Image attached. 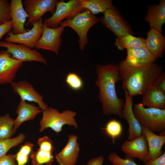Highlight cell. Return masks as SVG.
I'll use <instances>...</instances> for the list:
<instances>
[{
    "label": "cell",
    "instance_id": "obj_11",
    "mask_svg": "<svg viewBox=\"0 0 165 165\" xmlns=\"http://www.w3.org/2000/svg\"><path fill=\"white\" fill-rule=\"evenodd\" d=\"M24 62L13 57L6 50L0 51V85L13 82Z\"/></svg>",
    "mask_w": 165,
    "mask_h": 165
},
{
    "label": "cell",
    "instance_id": "obj_24",
    "mask_svg": "<svg viewBox=\"0 0 165 165\" xmlns=\"http://www.w3.org/2000/svg\"><path fill=\"white\" fill-rule=\"evenodd\" d=\"M82 8L87 9L94 15L104 13L106 10L116 9L111 0H79Z\"/></svg>",
    "mask_w": 165,
    "mask_h": 165
},
{
    "label": "cell",
    "instance_id": "obj_37",
    "mask_svg": "<svg viewBox=\"0 0 165 165\" xmlns=\"http://www.w3.org/2000/svg\"><path fill=\"white\" fill-rule=\"evenodd\" d=\"M144 165H165V152L159 157L145 163Z\"/></svg>",
    "mask_w": 165,
    "mask_h": 165
},
{
    "label": "cell",
    "instance_id": "obj_4",
    "mask_svg": "<svg viewBox=\"0 0 165 165\" xmlns=\"http://www.w3.org/2000/svg\"><path fill=\"white\" fill-rule=\"evenodd\" d=\"M133 109L141 126L153 133H165V109L145 108L141 103L134 105Z\"/></svg>",
    "mask_w": 165,
    "mask_h": 165
},
{
    "label": "cell",
    "instance_id": "obj_29",
    "mask_svg": "<svg viewBox=\"0 0 165 165\" xmlns=\"http://www.w3.org/2000/svg\"><path fill=\"white\" fill-rule=\"evenodd\" d=\"M104 129L105 134L112 139L113 143L115 140L122 134L123 132L121 123L115 119L108 122Z\"/></svg>",
    "mask_w": 165,
    "mask_h": 165
},
{
    "label": "cell",
    "instance_id": "obj_16",
    "mask_svg": "<svg viewBox=\"0 0 165 165\" xmlns=\"http://www.w3.org/2000/svg\"><path fill=\"white\" fill-rule=\"evenodd\" d=\"M78 137L75 135H69L68 142L62 150L55 156L59 165H75L79 157V145Z\"/></svg>",
    "mask_w": 165,
    "mask_h": 165
},
{
    "label": "cell",
    "instance_id": "obj_13",
    "mask_svg": "<svg viewBox=\"0 0 165 165\" xmlns=\"http://www.w3.org/2000/svg\"><path fill=\"white\" fill-rule=\"evenodd\" d=\"M10 84L14 92L20 97V99L36 103L42 111L48 108L43 100L42 96L28 81L21 80L17 82H13Z\"/></svg>",
    "mask_w": 165,
    "mask_h": 165
},
{
    "label": "cell",
    "instance_id": "obj_18",
    "mask_svg": "<svg viewBox=\"0 0 165 165\" xmlns=\"http://www.w3.org/2000/svg\"><path fill=\"white\" fill-rule=\"evenodd\" d=\"M42 112V110L39 107L20 99L16 111L17 116L14 119V133L22 123L33 120Z\"/></svg>",
    "mask_w": 165,
    "mask_h": 165
},
{
    "label": "cell",
    "instance_id": "obj_5",
    "mask_svg": "<svg viewBox=\"0 0 165 165\" xmlns=\"http://www.w3.org/2000/svg\"><path fill=\"white\" fill-rule=\"evenodd\" d=\"M99 21V19L87 9L78 13L72 19L62 21L59 26L64 28L69 27L77 34L79 39V47L84 50L88 43L87 33L90 29Z\"/></svg>",
    "mask_w": 165,
    "mask_h": 165
},
{
    "label": "cell",
    "instance_id": "obj_14",
    "mask_svg": "<svg viewBox=\"0 0 165 165\" xmlns=\"http://www.w3.org/2000/svg\"><path fill=\"white\" fill-rule=\"evenodd\" d=\"M121 149L127 157L138 158L144 163L148 154L147 141L142 134L134 139L126 140Z\"/></svg>",
    "mask_w": 165,
    "mask_h": 165
},
{
    "label": "cell",
    "instance_id": "obj_3",
    "mask_svg": "<svg viewBox=\"0 0 165 165\" xmlns=\"http://www.w3.org/2000/svg\"><path fill=\"white\" fill-rule=\"evenodd\" d=\"M42 112V117L39 122L40 132L50 128L58 133L61 131L63 127L65 125L73 126L75 128H78L75 118L77 113L74 111L66 109L60 112L56 108L49 107Z\"/></svg>",
    "mask_w": 165,
    "mask_h": 165
},
{
    "label": "cell",
    "instance_id": "obj_35",
    "mask_svg": "<svg viewBox=\"0 0 165 165\" xmlns=\"http://www.w3.org/2000/svg\"><path fill=\"white\" fill-rule=\"evenodd\" d=\"M16 161L15 155L6 154L0 158V165H18Z\"/></svg>",
    "mask_w": 165,
    "mask_h": 165
},
{
    "label": "cell",
    "instance_id": "obj_6",
    "mask_svg": "<svg viewBox=\"0 0 165 165\" xmlns=\"http://www.w3.org/2000/svg\"><path fill=\"white\" fill-rule=\"evenodd\" d=\"M85 10L82 8L79 0H69L67 2L58 1L54 13L50 17L44 20L43 26L49 28H58L64 19H72Z\"/></svg>",
    "mask_w": 165,
    "mask_h": 165
},
{
    "label": "cell",
    "instance_id": "obj_17",
    "mask_svg": "<svg viewBox=\"0 0 165 165\" xmlns=\"http://www.w3.org/2000/svg\"><path fill=\"white\" fill-rule=\"evenodd\" d=\"M10 6L13 24L12 32L17 35L27 32L24 24L29 16L23 7L22 0H11Z\"/></svg>",
    "mask_w": 165,
    "mask_h": 165
},
{
    "label": "cell",
    "instance_id": "obj_9",
    "mask_svg": "<svg viewBox=\"0 0 165 165\" xmlns=\"http://www.w3.org/2000/svg\"><path fill=\"white\" fill-rule=\"evenodd\" d=\"M57 0H26L23 2L24 9L28 15L26 25H32L42 18L47 12L52 15L56 9Z\"/></svg>",
    "mask_w": 165,
    "mask_h": 165
},
{
    "label": "cell",
    "instance_id": "obj_26",
    "mask_svg": "<svg viewBox=\"0 0 165 165\" xmlns=\"http://www.w3.org/2000/svg\"><path fill=\"white\" fill-rule=\"evenodd\" d=\"M14 119L9 113L0 116V140L11 138L14 134Z\"/></svg>",
    "mask_w": 165,
    "mask_h": 165
},
{
    "label": "cell",
    "instance_id": "obj_1",
    "mask_svg": "<svg viewBox=\"0 0 165 165\" xmlns=\"http://www.w3.org/2000/svg\"><path fill=\"white\" fill-rule=\"evenodd\" d=\"M96 72L97 77L94 83L99 89L98 97L102 104L103 114L116 115L122 118L125 101L118 97L115 86L120 80L118 65L97 64Z\"/></svg>",
    "mask_w": 165,
    "mask_h": 165
},
{
    "label": "cell",
    "instance_id": "obj_40",
    "mask_svg": "<svg viewBox=\"0 0 165 165\" xmlns=\"http://www.w3.org/2000/svg\"><path fill=\"white\" fill-rule=\"evenodd\" d=\"M104 160V156L100 155L89 160L86 165H102Z\"/></svg>",
    "mask_w": 165,
    "mask_h": 165
},
{
    "label": "cell",
    "instance_id": "obj_21",
    "mask_svg": "<svg viewBox=\"0 0 165 165\" xmlns=\"http://www.w3.org/2000/svg\"><path fill=\"white\" fill-rule=\"evenodd\" d=\"M144 20L149 24L151 28L162 33V26L165 23V0H161L159 4L149 6Z\"/></svg>",
    "mask_w": 165,
    "mask_h": 165
},
{
    "label": "cell",
    "instance_id": "obj_28",
    "mask_svg": "<svg viewBox=\"0 0 165 165\" xmlns=\"http://www.w3.org/2000/svg\"><path fill=\"white\" fill-rule=\"evenodd\" d=\"M25 138V135L20 133L14 138L0 140V158L6 154L11 148L22 143Z\"/></svg>",
    "mask_w": 165,
    "mask_h": 165
},
{
    "label": "cell",
    "instance_id": "obj_23",
    "mask_svg": "<svg viewBox=\"0 0 165 165\" xmlns=\"http://www.w3.org/2000/svg\"><path fill=\"white\" fill-rule=\"evenodd\" d=\"M143 95L141 103L144 106L165 109V94L161 90L152 86Z\"/></svg>",
    "mask_w": 165,
    "mask_h": 165
},
{
    "label": "cell",
    "instance_id": "obj_32",
    "mask_svg": "<svg viewBox=\"0 0 165 165\" xmlns=\"http://www.w3.org/2000/svg\"><path fill=\"white\" fill-rule=\"evenodd\" d=\"M108 159L111 165H138L132 158L127 157L122 158L114 152L109 155Z\"/></svg>",
    "mask_w": 165,
    "mask_h": 165
},
{
    "label": "cell",
    "instance_id": "obj_20",
    "mask_svg": "<svg viewBox=\"0 0 165 165\" xmlns=\"http://www.w3.org/2000/svg\"><path fill=\"white\" fill-rule=\"evenodd\" d=\"M141 126L142 133L146 138L148 148V154L146 162L155 159L163 154L162 148L165 143V136L156 134Z\"/></svg>",
    "mask_w": 165,
    "mask_h": 165
},
{
    "label": "cell",
    "instance_id": "obj_25",
    "mask_svg": "<svg viewBox=\"0 0 165 165\" xmlns=\"http://www.w3.org/2000/svg\"><path fill=\"white\" fill-rule=\"evenodd\" d=\"M145 39L143 38L137 37L128 34L117 38L114 44L119 50H122L124 49L145 46Z\"/></svg>",
    "mask_w": 165,
    "mask_h": 165
},
{
    "label": "cell",
    "instance_id": "obj_22",
    "mask_svg": "<svg viewBox=\"0 0 165 165\" xmlns=\"http://www.w3.org/2000/svg\"><path fill=\"white\" fill-rule=\"evenodd\" d=\"M145 46L156 58L160 57L165 49V37L157 30L151 28L147 34Z\"/></svg>",
    "mask_w": 165,
    "mask_h": 165
},
{
    "label": "cell",
    "instance_id": "obj_34",
    "mask_svg": "<svg viewBox=\"0 0 165 165\" xmlns=\"http://www.w3.org/2000/svg\"><path fill=\"white\" fill-rule=\"evenodd\" d=\"M152 86L165 94V73L161 72L156 78Z\"/></svg>",
    "mask_w": 165,
    "mask_h": 165
},
{
    "label": "cell",
    "instance_id": "obj_30",
    "mask_svg": "<svg viewBox=\"0 0 165 165\" xmlns=\"http://www.w3.org/2000/svg\"><path fill=\"white\" fill-rule=\"evenodd\" d=\"M65 82L68 86L71 89L78 91L82 89L83 82L81 78L76 73L71 72L66 76Z\"/></svg>",
    "mask_w": 165,
    "mask_h": 165
},
{
    "label": "cell",
    "instance_id": "obj_39",
    "mask_svg": "<svg viewBox=\"0 0 165 165\" xmlns=\"http://www.w3.org/2000/svg\"><path fill=\"white\" fill-rule=\"evenodd\" d=\"M16 155V160L18 165H25L28 161L29 156L21 153L18 151Z\"/></svg>",
    "mask_w": 165,
    "mask_h": 165
},
{
    "label": "cell",
    "instance_id": "obj_31",
    "mask_svg": "<svg viewBox=\"0 0 165 165\" xmlns=\"http://www.w3.org/2000/svg\"><path fill=\"white\" fill-rule=\"evenodd\" d=\"M11 19L10 3L7 0H0V25Z\"/></svg>",
    "mask_w": 165,
    "mask_h": 165
},
{
    "label": "cell",
    "instance_id": "obj_19",
    "mask_svg": "<svg viewBox=\"0 0 165 165\" xmlns=\"http://www.w3.org/2000/svg\"><path fill=\"white\" fill-rule=\"evenodd\" d=\"M126 62L134 66H140L155 63L157 58L151 54L145 46L128 48Z\"/></svg>",
    "mask_w": 165,
    "mask_h": 165
},
{
    "label": "cell",
    "instance_id": "obj_33",
    "mask_svg": "<svg viewBox=\"0 0 165 165\" xmlns=\"http://www.w3.org/2000/svg\"><path fill=\"white\" fill-rule=\"evenodd\" d=\"M37 143L41 150L47 152H53L54 147L53 141L48 136H44L39 138Z\"/></svg>",
    "mask_w": 165,
    "mask_h": 165
},
{
    "label": "cell",
    "instance_id": "obj_8",
    "mask_svg": "<svg viewBox=\"0 0 165 165\" xmlns=\"http://www.w3.org/2000/svg\"><path fill=\"white\" fill-rule=\"evenodd\" d=\"M0 47L6 48L13 57L20 61H36L48 65L46 59L42 53L24 45L0 41Z\"/></svg>",
    "mask_w": 165,
    "mask_h": 165
},
{
    "label": "cell",
    "instance_id": "obj_7",
    "mask_svg": "<svg viewBox=\"0 0 165 165\" xmlns=\"http://www.w3.org/2000/svg\"><path fill=\"white\" fill-rule=\"evenodd\" d=\"M103 14L104 16L99 18V21L117 38L128 34L134 35L130 26L116 9H108Z\"/></svg>",
    "mask_w": 165,
    "mask_h": 165
},
{
    "label": "cell",
    "instance_id": "obj_12",
    "mask_svg": "<svg viewBox=\"0 0 165 165\" xmlns=\"http://www.w3.org/2000/svg\"><path fill=\"white\" fill-rule=\"evenodd\" d=\"M31 30L19 34H14L12 31L7 33L5 41L26 45L31 49L35 48L36 44L41 37L43 29L42 18L33 24Z\"/></svg>",
    "mask_w": 165,
    "mask_h": 165
},
{
    "label": "cell",
    "instance_id": "obj_27",
    "mask_svg": "<svg viewBox=\"0 0 165 165\" xmlns=\"http://www.w3.org/2000/svg\"><path fill=\"white\" fill-rule=\"evenodd\" d=\"M31 158L33 165H51L54 160L53 152L44 151L39 148L31 152Z\"/></svg>",
    "mask_w": 165,
    "mask_h": 165
},
{
    "label": "cell",
    "instance_id": "obj_10",
    "mask_svg": "<svg viewBox=\"0 0 165 165\" xmlns=\"http://www.w3.org/2000/svg\"><path fill=\"white\" fill-rule=\"evenodd\" d=\"M64 30V28L61 26L52 28L43 26L42 35L36 42L35 48L37 49L50 51L58 55L61 45V36Z\"/></svg>",
    "mask_w": 165,
    "mask_h": 165
},
{
    "label": "cell",
    "instance_id": "obj_36",
    "mask_svg": "<svg viewBox=\"0 0 165 165\" xmlns=\"http://www.w3.org/2000/svg\"><path fill=\"white\" fill-rule=\"evenodd\" d=\"M34 147V145L33 143L27 142L20 147L18 151L22 154L29 156L33 151Z\"/></svg>",
    "mask_w": 165,
    "mask_h": 165
},
{
    "label": "cell",
    "instance_id": "obj_2",
    "mask_svg": "<svg viewBox=\"0 0 165 165\" xmlns=\"http://www.w3.org/2000/svg\"><path fill=\"white\" fill-rule=\"evenodd\" d=\"M122 88L132 97L143 95L152 86L161 72L163 67L153 63L146 65L134 66L128 64L125 60L118 65Z\"/></svg>",
    "mask_w": 165,
    "mask_h": 165
},
{
    "label": "cell",
    "instance_id": "obj_38",
    "mask_svg": "<svg viewBox=\"0 0 165 165\" xmlns=\"http://www.w3.org/2000/svg\"><path fill=\"white\" fill-rule=\"evenodd\" d=\"M12 28L13 24L11 20L0 25V40L5 34L10 31Z\"/></svg>",
    "mask_w": 165,
    "mask_h": 165
},
{
    "label": "cell",
    "instance_id": "obj_15",
    "mask_svg": "<svg viewBox=\"0 0 165 165\" xmlns=\"http://www.w3.org/2000/svg\"><path fill=\"white\" fill-rule=\"evenodd\" d=\"M125 101L122 112V118L126 119L129 125L128 139H134L142 134L141 126L135 117L133 111V97L125 91Z\"/></svg>",
    "mask_w": 165,
    "mask_h": 165
}]
</instances>
